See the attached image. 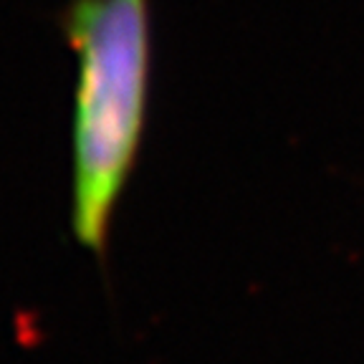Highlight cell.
I'll return each mask as SVG.
<instances>
[{"instance_id":"6da1fadb","label":"cell","mask_w":364,"mask_h":364,"mask_svg":"<svg viewBox=\"0 0 364 364\" xmlns=\"http://www.w3.org/2000/svg\"><path fill=\"white\" fill-rule=\"evenodd\" d=\"M61 28L76 56L71 230L104 258L114 208L142 144L152 68L149 0H68Z\"/></svg>"}]
</instances>
